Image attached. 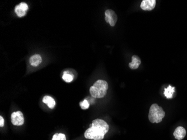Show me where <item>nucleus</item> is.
I'll return each mask as SVG.
<instances>
[{
    "label": "nucleus",
    "mask_w": 187,
    "mask_h": 140,
    "mask_svg": "<svg viewBox=\"0 0 187 140\" xmlns=\"http://www.w3.org/2000/svg\"><path fill=\"white\" fill-rule=\"evenodd\" d=\"M30 65L34 67L38 66L42 63V58L39 54H35L30 57L29 60Z\"/></svg>",
    "instance_id": "nucleus-9"
},
{
    "label": "nucleus",
    "mask_w": 187,
    "mask_h": 140,
    "mask_svg": "<svg viewBox=\"0 0 187 140\" xmlns=\"http://www.w3.org/2000/svg\"><path fill=\"white\" fill-rule=\"evenodd\" d=\"M108 89V84L107 81L99 80L90 87V93L95 98H102L106 95Z\"/></svg>",
    "instance_id": "nucleus-2"
},
{
    "label": "nucleus",
    "mask_w": 187,
    "mask_h": 140,
    "mask_svg": "<svg viewBox=\"0 0 187 140\" xmlns=\"http://www.w3.org/2000/svg\"><path fill=\"white\" fill-rule=\"evenodd\" d=\"M156 1L155 0H143L140 7L145 11H151L156 6Z\"/></svg>",
    "instance_id": "nucleus-6"
},
{
    "label": "nucleus",
    "mask_w": 187,
    "mask_h": 140,
    "mask_svg": "<svg viewBox=\"0 0 187 140\" xmlns=\"http://www.w3.org/2000/svg\"><path fill=\"white\" fill-rule=\"evenodd\" d=\"M19 5L22 10H24V11L27 12V10H28V6L27 3H25V2H21Z\"/></svg>",
    "instance_id": "nucleus-16"
},
{
    "label": "nucleus",
    "mask_w": 187,
    "mask_h": 140,
    "mask_svg": "<svg viewBox=\"0 0 187 140\" xmlns=\"http://www.w3.org/2000/svg\"><path fill=\"white\" fill-rule=\"evenodd\" d=\"M4 125V119H3L2 117H0V127H2Z\"/></svg>",
    "instance_id": "nucleus-17"
},
{
    "label": "nucleus",
    "mask_w": 187,
    "mask_h": 140,
    "mask_svg": "<svg viewBox=\"0 0 187 140\" xmlns=\"http://www.w3.org/2000/svg\"><path fill=\"white\" fill-rule=\"evenodd\" d=\"M173 134L176 140H183L186 135V130L184 127L179 126L175 129Z\"/></svg>",
    "instance_id": "nucleus-7"
},
{
    "label": "nucleus",
    "mask_w": 187,
    "mask_h": 140,
    "mask_svg": "<svg viewBox=\"0 0 187 140\" xmlns=\"http://www.w3.org/2000/svg\"><path fill=\"white\" fill-rule=\"evenodd\" d=\"M109 130V125L103 119H96L92 121L90 127L85 132V137L87 139L101 140Z\"/></svg>",
    "instance_id": "nucleus-1"
},
{
    "label": "nucleus",
    "mask_w": 187,
    "mask_h": 140,
    "mask_svg": "<svg viewBox=\"0 0 187 140\" xmlns=\"http://www.w3.org/2000/svg\"><path fill=\"white\" fill-rule=\"evenodd\" d=\"M11 121L14 125H23L24 123V116L20 111L14 112L11 116Z\"/></svg>",
    "instance_id": "nucleus-5"
},
{
    "label": "nucleus",
    "mask_w": 187,
    "mask_h": 140,
    "mask_svg": "<svg viewBox=\"0 0 187 140\" xmlns=\"http://www.w3.org/2000/svg\"><path fill=\"white\" fill-rule=\"evenodd\" d=\"M43 102L47 105L48 107L51 109L54 108L56 105V102L54 99L49 96H45L43 99Z\"/></svg>",
    "instance_id": "nucleus-10"
},
{
    "label": "nucleus",
    "mask_w": 187,
    "mask_h": 140,
    "mask_svg": "<svg viewBox=\"0 0 187 140\" xmlns=\"http://www.w3.org/2000/svg\"><path fill=\"white\" fill-rule=\"evenodd\" d=\"M62 78L66 83H71L74 79V77L71 74H68L65 72L63 75Z\"/></svg>",
    "instance_id": "nucleus-13"
},
{
    "label": "nucleus",
    "mask_w": 187,
    "mask_h": 140,
    "mask_svg": "<svg viewBox=\"0 0 187 140\" xmlns=\"http://www.w3.org/2000/svg\"><path fill=\"white\" fill-rule=\"evenodd\" d=\"M15 13L16 14V15H18L19 17H23L26 14L27 12L26 11H24L20 7L19 5H16L15 6Z\"/></svg>",
    "instance_id": "nucleus-12"
},
{
    "label": "nucleus",
    "mask_w": 187,
    "mask_h": 140,
    "mask_svg": "<svg viewBox=\"0 0 187 140\" xmlns=\"http://www.w3.org/2000/svg\"><path fill=\"white\" fill-rule=\"evenodd\" d=\"M80 105L83 109H87L90 107L89 103L87 100H84L80 103Z\"/></svg>",
    "instance_id": "nucleus-15"
},
{
    "label": "nucleus",
    "mask_w": 187,
    "mask_h": 140,
    "mask_svg": "<svg viewBox=\"0 0 187 140\" xmlns=\"http://www.w3.org/2000/svg\"><path fill=\"white\" fill-rule=\"evenodd\" d=\"M105 20L111 27H114L118 20L117 15L112 10H107L105 11Z\"/></svg>",
    "instance_id": "nucleus-4"
},
{
    "label": "nucleus",
    "mask_w": 187,
    "mask_h": 140,
    "mask_svg": "<svg viewBox=\"0 0 187 140\" xmlns=\"http://www.w3.org/2000/svg\"><path fill=\"white\" fill-rule=\"evenodd\" d=\"M165 113L162 108L157 104H153L150 108L149 114V121L152 123H158L163 121Z\"/></svg>",
    "instance_id": "nucleus-3"
},
{
    "label": "nucleus",
    "mask_w": 187,
    "mask_h": 140,
    "mask_svg": "<svg viewBox=\"0 0 187 140\" xmlns=\"http://www.w3.org/2000/svg\"><path fill=\"white\" fill-rule=\"evenodd\" d=\"M141 63V61L140 57L136 55H134L132 57V62L129 63V67L132 70L137 69Z\"/></svg>",
    "instance_id": "nucleus-8"
},
{
    "label": "nucleus",
    "mask_w": 187,
    "mask_h": 140,
    "mask_svg": "<svg viewBox=\"0 0 187 140\" xmlns=\"http://www.w3.org/2000/svg\"><path fill=\"white\" fill-rule=\"evenodd\" d=\"M52 140H66V138L63 134H56L53 136Z\"/></svg>",
    "instance_id": "nucleus-14"
},
{
    "label": "nucleus",
    "mask_w": 187,
    "mask_h": 140,
    "mask_svg": "<svg viewBox=\"0 0 187 140\" xmlns=\"http://www.w3.org/2000/svg\"><path fill=\"white\" fill-rule=\"evenodd\" d=\"M175 92V87H172L169 85L167 88L164 89V95L167 99H172L173 97V94Z\"/></svg>",
    "instance_id": "nucleus-11"
}]
</instances>
